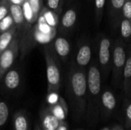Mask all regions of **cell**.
Returning <instances> with one entry per match:
<instances>
[{
    "label": "cell",
    "mask_w": 131,
    "mask_h": 130,
    "mask_svg": "<svg viewBox=\"0 0 131 130\" xmlns=\"http://www.w3.org/2000/svg\"><path fill=\"white\" fill-rule=\"evenodd\" d=\"M69 87L73 118L79 121L84 118L87 113V74L82 70L73 72L71 76Z\"/></svg>",
    "instance_id": "obj_1"
},
{
    "label": "cell",
    "mask_w": 131,
    "mask_h": 130,
    "mask_svg": "<svg viewBox=\"0 0 131 130\" xmlns=\"http://www.w3.org/2000/svg\"><path fill=\"white\" fill-rule=\"evenodd\" d=\"M102 77L97 61H92L87 73L88 105L86 116L88 121L95 122L101 110Z\"/></svg>",
    "instance_id": "obj_2"
},
{
    "label": "cell",
    "mask_w": 131,
    "mask_h": 130,
    "mask_svg": "<svg viewBox=\"0 0 131 130\" xmlns=\"http://www.w3.org/2000/svg\"><path fill=\"white\" fill-rule=\"evenodd\" d=\"M127 53L124 41L121 38L115 39L112 51V82L117 87H123V73L126 64Z\"/></svg>",
    "instance_id": "obj_3"
},
{
    "label": "cell",
    "mask_w": 131,
    "mask_h": 130,
    "mask_svg": "<svg viewBox=\"0 0 131 130\" xmlns=\"http://www.w3.org/2000/svg\"><path fill=\"white\" fill-rule=\"evenodd\" d=\"M113 42L109 36L100 34L97 38V64L102 80L105 81L111 73Z\"/></svg>",
    "instance_id": "obj_4"
},
{
    "label": "cell",
    "mask_w": 131,
    "mask_h": 130,
    "mask_svg": "<svg viewBox=\"0 0 131 130\" xmlns=\"http://www.w3.org/2000/svg\"><path fill=\"white\" fill-rule=\"evenodd\" d=\"M126 0H107L110 21L114 28H117L121 19V11Z\"/></svg>",
    "instance_id": "obj_5"
},
{
    "label": "cell",
    "mask_w": 131,
    "mask_h": 130,
    "mask_svg": "<svg viewBox=\"0 0 131 130\" xmlns=\"http://www.w3.org/2000/svg\"><path fill=\"white\" fill-rule=\"evenodd\" d=\"M117 99L115 94L110 89H104L101 92V108L104 113V115H110L116 108Z\"/></svg>",
    "instance_id": "obj_6"
},
{
    "label": "cell",
    "mask_w": 131,
    "mask_h": 130,
    "mask_svg": "<svg viewBox=\"0 0 131 130\" xmlns=\"http://www.w3.org/2000/svg\"><path fill=\"white\" fill-rule=\"evenodd\" d=\"M127 61L123 73V89L127 96H131V44L127 48Z\"/></svg>",
    "instance_id": "obj_7"
},
{
    "label": "cell",
    "mask_w": 131,
    "mask_h": 130,
    "mask_svg": "<svg viewBox=\"0 0 131 130\" xmlns=\"http://www.w3.org/2000/svg\"><path fill=\"white\" fill-rule=\"evenodd\" d=\"M92 56L91 44L85 42L79 48L77 55H76V62L78 66L81 67H85L91 63Z\"/></svg>",
    "instance_id": "obj_8"
},
{
    "label": "cell",
    "mask_w": 131,
    "mask_h": 130,
    "mask_svg": "<svg viewBox=\"0 0 131 130\" xmlns=\"http://www.w3.org/2000/svg\"><path fill=\"white\" fill-rule=\"evenodd\" d=\"M40 120L41 127L54 130H56L62 122L56 116H54L49 110V109L41 110L40 113Z\"/></svg>",
    "instance_id": "obj_9"
},
{
    "label": "cell",
    "mask_w": 131,
    "mask_h": 130,
    "mask_svg": "<svg viewBox=\"0 0 131 130\" xmlns=\"http://www.w3.org/2000/svg\"><path fill=\"white\" fill-rule=\"evenodd\" d=\"M51 113L61 121H65L68 114V107L62 97H59L58 101L48 108Z\"/></svg>",
    "instance_id": "obj_10"
},
{
    "label": "cell",
    "mask_w": 131,
    "mask_h": 130,
    "mask_svg": "<svg viewBox=\"0 0 131 130\" xmlns=\"http://www.w3.org/2000/svg\"><path fill=\"white\" fill-rule=\"evenodd\" d=\"M14 130H31V123L25 112L18 111L13 117Z\"/></svg>",
    "instance_id": "obj_11"
},
{
    "label": "cell",
    "mask_w": 131,
    "mask_h": 130,
    "mask_svg": "<svg viewBox=\"0 0 131 130\" xmlns=\"http://www.w3.org/2000/svg\"><path fill=\"white\" fill-rule=\"evenodd\" d=\"M121 38L124 41V43L130 41L131 38V21L130 20L122 18L120 21L119 26Z\"/></svg>",
    "instance_id": "obj_12"
},
{
    "label": "cell",
    "mask_w": 131,
    "mask_h": 130,
    "mask_svg": "<svg viewBox=\"0 0 131 130\" xmlns=\"http://www.w3.org/2000/svg\"><path fill=\"white\" fill-rule=\"evenodd\" d=\"M47 78L48 84L52 87H57L60 82V72L55 65H50L47 69Z\"/></svg>",
    "instance_id": "obj_13"
},
{
    "label": "cell",
    "mask_w": 131,
    "mask_h": 130,
    "mask_svg": "<svg viewBox=\"0 0 131 130\" xmlns=\"http://www.w3.org/2000/svg\"><path fill=\"white\" fill-rule=\"evenodd\" d=\"M20 83V78L18 73L15 70H11L9 71L5 78V86L10 89L14 90L17 88Z\"/></svg>",
    "instance_id": "obj_14"
},
{
    "label": "cell",
    "mask_w": 131,
    "mask_h": 130,
    "mask_svg": "<svg viewBox=\"0 0 131 130\" xmlns=\"http://www.w3.org/2000/svg\"><path fill=\"white\" fill-rule=\"evenodd\" d=\"M54 47L57 53L61 57L67 56L70 52V44L64 38H57L55 41Z\"/></svg>",
    "instance_id": "obj_15"
},
{
    "label": "cell",
    "mask_w": 131,
    "mask_h": 130,
    "mask_svg": "<svg viewBox=\"0 0 131 130\" xmlns=\"http://www.w3.org/2000/svg\"><path fill=\"white\" fill-rule=\"evenodd\" d=\"M77 20V13L74 9L68 10L62 17V25L64 28H69L72 27Z\"/></svg>",
    "instance_id": "obj_16"
},
{
    "label": "cell",
    "mask_w": 131,
    "mask_h": 130,
    "mask_svg": "<svg viewBox=\"0 0 131 130\" xmlns=\"http://www.w3.org/2000/svg\"><path fill=\"white\" fill-rule=\"evenodd\" d=\"M106 3H107V0H94L95 16H96V21L97 25H99L102 21Z\"/></svg>",
    "instance_id": "obj_17"
},
{
    "label": "cell",
    "mask_w": 131,
    "mask_h": 130,
    "mask_svg": "<svg viewBox=\"0 0 131 130\" xmlns=\"http://www.w3.org/2000/svg\"><path fill=\"white\" fill-rule=\"evenodd\" d=\"M13 63V54L10 50H6L3 52L0 59V66L3 69L8 68Z\"/></svg>",
    "instance_id": "obj_18"
},
{
    "label": "cell",
    "mask_w": 131,
    "mask_h": 130,
    "mask_svg": "<svg viewBox=\"0 0 131 130\" xmlns=\"http://www.w3.org/2000/svg\"><path fill=\"white\" fill-rule=\"evenodd\" d=\"M11 13L15 23L20 24L23 21V11L18 5L14 4L11 6Z\"/></svg>",
    "instance_id": "obj_19"
},
{
    "label": "cell",
    "mask_w": 131,
    "mask_h": 130,
    "mask_svg": "<svg viewBox=\"0 0 131 130\" xmlns=\"http://www.w3.org/2000/svg\"><path fill=\"white\" fill-rule=\"evenodd\" d=\"M9 115V110L6 103L0 102V128H2L7 122Z\"/></svg>",
    "instance_id": "obj_20"
},
{
    "label": "cell",
    "mask_w": 131,
    "mask_h": 130,
    "mask_svg": "<svg viewBox=\"0 0 131 130\" xmlns=\"http://www.w3.org/2000/svg\"><path fill=\"white\" fill-rule=\"evenodd\" d=\"M121 17L127 18L131 21V1L126 0L121 11Z\"/></svg>",
    "instance_id": "obj_21"
},
{
    "label": "cell",
    "mask_w": 131,
    "mask_h": 130,
    "mask_svg": "<svg viewBox=\"0 0 131 130\" xmlns=\"http://www.w3.org/2000/svg\"><path fill=\"white\" fill-rule=\"evenodd\" d=\"M12 40V34L5 32L0 37V50H5Z\"/></svg>",
    "instance_id": "obj_22"
},
{
    "label": "cell",
    "mask_w": 131,
    "mask_h": 130,
    "mask_svg": "<svg viewBox=\"0 0 131 130\" xmlns=\"http://www.w3.org/2000/svg\"><path fill=\"white\" fill-rule=\"evenodd\" d=\"M23 14L27 21H31L33 17V11L29 2H25L23 5Z\"/></svg>",
    "instance_id": "obj_23"
},
{
    "label": "cell",
    "mask_w": 131,
    "mask_h": 130,
    "mask_svg": "<svg viewBox=\"0 0 131 130\" xmlns=\"http://www.w3.org/2000/svg\"><path fill=\"white\" fill-rule=\"evenodd\" d=\"M12 24V19L10 16H5L0 21V30L4 31L7 30Z\"/></svg>",
    "instance_id": "obj_24"
},
{
    "label": "cell",
    "mask_w": 131,
    "mask_h": 130,
    "mask_svg": "<svg viewBox=\"0 0 131 130\" xmlns=\"http://www.w3.org/2000/svg\"><path fill=\"white\" fill-rule=\"evenodd\" d=\"M36 39L41 43H46L48 42L51 39L49 33H43L41 31L38 32L36 34Z\"/></svg>",
    "instance_id": "obj_25"
},
{
    "label": "cell",
    "mask_w": 131,
    "mask_h": 130,
    "mask_svg": "<svg viewBox=\"0 0 131 130\" xmlns=\"http://www.w3.org/2000/svg\"><path fill=\"white\" fill-rule=\"evenodd\" d=\"M126 126L128 128L131 126V102L128 103L126 108Z\"/></svg>",
    "instance_id": "obj_26"
},
{
    "label": "cell",
    "mask_w": 131,
    "mask_h": 130,
    "mask_svg": "<svg viewBox=\"0 0 131 130\" xmlns=\"http://www.w3.org/2000/svg\"><path fill=\"white\" fill-rule=\"evenodd\" d=\"M44 18H45V20L47 21L48 25H51V26H54L55 25V19H54V18L51 12H50V11L46 12L45 14Z\"/></svg>",
    "instance_id": "obj_27"
},
{
    "label": "cell",
    "mask_w": 131,
    "mask_h": 130,
    "mask_svg": "<svg viewBox=\"0 0 131 130\" xmlns=\"http://www.w3.org/2000/svg\"><path fill=\"white\" fill-rule=\"evenodd\" d=\"M44 18L41 17L40 18V22H39V30L40 31L43 32V33H50V31H51V28L50 27L48 26V25L45 24L43 22L44 21Z\"/></svg>",
    "instance_id": "obj_28"
},
{
    "label": "cell",
    "mask_w": 131,
    "mask_h": 130,
    "mask_svg": "<svg viewBox=\"0 0 131 130\" xmlns=\"http://www.w3.org/2000/svg\"><path fill=\"white\" fill-rule=\"evenodd\" d=\"M30 5L31 7L33 14H38L39 10V0H30L29 1Z\"/></svg>",
    "instance_id": "obj_29"
},
{
    "label": "cell",
    "mask_w": 131,
    "mask_h": 130,
    "mask_svg": "<svg viewBox=\"0 0 131 130\" xmlns=\"http://www.w3.org/2000/svg\"><path fill=\"white\" fill-rule=\"evenodd\" d=\"M59 100V97L58 96V94H56L55 93H51L49 96H48V103H50L51 105L56 103Z\"/></svg>",
    "instance_id": "obj_30"
},
{
    "label": "cell",
    "mask_w": 131,
    "mask_h": 130,
    "mask_svg": "<svg viewBox=\"0 0 131 130\" xmlns=\"http://www.w3.org/2000/svg\"><path fill=\"white\" fill-rule=\"evenodd\" d=\"M60 0H48V5L49 8L52 9H55L58 7L59 5Z\"/></svg>",
    "instance_id": "obj_31"
},
{
    "label": "cell",
    "mask_w": 131,
    "mask_h": 130,
    "mask_svg": "<svg viewBox=\"0 0 131 130\" xmlns=\"http://www.w3.org/2000/svg\"><path fill=\"white\" fill-rule=\"evenodd\" d=\"M7 13H8V11L6 8L4 6H0V21L2 18H4L5 16H7Z\"/></svg>",
    "instance_id": "obj_32"
},
{
    "label": "cell",
    "mask_w": 131,
    "mask_h": 130,
    "mask_svg": "<svg viewBox=\"0 0 131 130\" xmlns=\"http://www.w3.org/2000/svg\"><path fill=\"white\" fill-rule=\"evenodd\" d=\"M56 130H68L67 123L65 121H62L61 123L59 125V126L56 129Z\"/></svg>",
    "instance_id": "obj_33"
},
{
    "label": "cell",
    "mask_w": 131,
    "mask_h": 130,
    "mask_svg": "<svg viewBox=\"0 0 131 130\" xmlns=\"http://www.w3.org/2000/svg\"><path fill=\"white\" fill-rule=\"evenodd\" d=\"M11 1H12V2L13 4H15V5H18V4H20L21 2H22L23 0H11Z\"/></svg>",
    "instance_id": "obj_34"
},
{
    "label": "cell",
    "mask_w": 131,
    "mask_h": 130,
    "mask_svg": "<svg viewBox=\"0 0 131 130\" xmlns=\"http://www.w3.org/2000/svg\"><path fill=\"white\" fill-rule=\"evenodd\" d=\"M112 130H124V129L121 126H115L113 127Z\"/></svg>",
    "instance_id": "obj_35"
},
{
    "label": "cell",
    "mask_w": 131,
    "mask_h": 130,
    "mask_svg": "<svg viewBox=\"0 0 131 130\" xmlns=\"http://www.w3.org/2000/svg\"><path fill=\"white\" fill-rule=\"evenodd\" d=\"M34 130H42V129H41V127L38 123H37V124H35V125Z\"/></svg>",
    "instance_id": "obj_36"
},
{
    "label": "cell",
    "mask_w": 131,
    "mask_h": 130,
    "mask_svg": "<svg viewBox=\"0 0 131 130\" xmlns=\"http://www.w3.org/2000/svg\"><path fill=\"white\" fill-rule=\"evenodd\" d=\"M41 129H42V130H54V129H46V128H43V127H41Z\"/></svg>",
    "instance_id": "obj_37"
},
{
    "label": "cell",
    "mask_w": 131,
    "mask_h": 130,
    "mask_svg": "<svg viewBox=\"0 0 131 130\" xmlns=\"http://www.w3.org/2000/svg\"><path fill=\"white\" fill-rule=\"evenodd\" d=\"M101 130H110V129H109V128H107V127H105V128L102 129Z\"/></svg>",
    "instance_id": "obj_38"
},
{
    "label": "cell",
    "mask_w": 131,
    "mask_h": 130,
    "mask_svg": "<svg viewBox=\"0 0 131 130\" xmlns=\"http://www.w3.org/2000/svg\"><path fill=\"white\" fill-rule=\"evenodd\" d=\"M130 1H131V0H130Z\"/></svg>",
    "instance_id": "obj_39"
}]
</instances>
